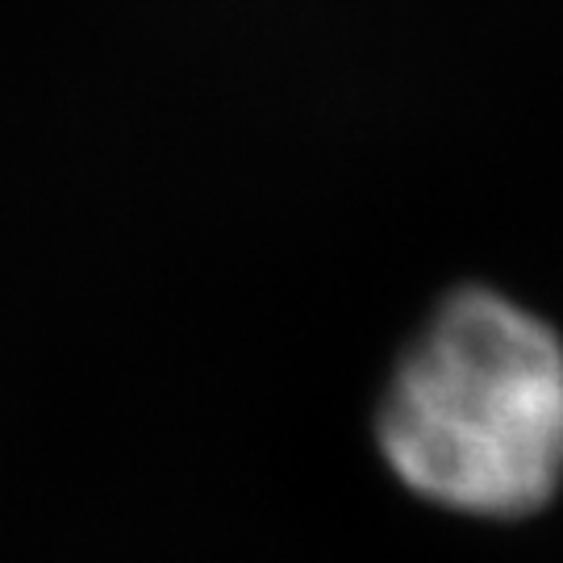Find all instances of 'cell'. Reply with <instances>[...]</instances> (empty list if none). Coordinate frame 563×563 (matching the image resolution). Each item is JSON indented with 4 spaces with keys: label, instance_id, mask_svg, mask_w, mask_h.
I'll use <instances>...</instances> for the list:
<instances>
[{
    "label": "cell",
    "instance_id": "cell-1",
    "mask_svg": "<svg viewBox=\"0 0 563 563\" xmlns=\"http://www.w3.org/2000/svg\"><path fill=\"white\" fill-rule=\"evenodd\" d=\"M388 467L481 518L543 509L563 484V342L497 292H460L405 351L380 409Z\"/></svg>",
    "mask_w": 563,
    "mask_h": 563
}]
</instances>
